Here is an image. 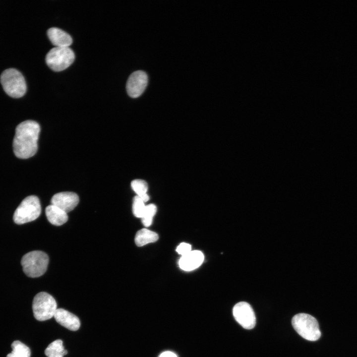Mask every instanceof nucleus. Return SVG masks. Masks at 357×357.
I'll return each instance as SVG.
<instances>
[{"instance_id": "14", "label": "nucleus", "mask_w": 357, "mask_h": 357, "mask_svg": "<svg viewBox=\"0 0 357 357\" xmlns=\"http://www.w3.org/2000/svg\"><path fill=\"white\" fill-rule=\"evenodd\" d=\"M45 213L48 220L50 223L55 226H61L68 220L67 213L52 204L46 207Z\"/></svg>"}, {"instance_id": "9", "label": "nucleus", "mask_w": 357, "mask_h": 357, "mask_svg": "<svg viewBox=\"0 0 357 357\" xmlns=\"http://www.w3.org/2000/svg\"><path fill=\"white\" fill-rule=\"evenodd\" d=\"M148 81V75L145 71L137 70L132 73L126 82L128 95L133 98L139 97L145 90Z\"/></svg>"}, {"instance_id": "15", "label": "nucleus", "mask_w": 357, "mask_h": 357, "mask_svg": "<svg viewBox=\"0 0 357 357\" xmlns=\"http://www.w3.org/2000/svg\"><path fill=\"white\" fill-rule=\"evenodd\" d=\"M158 238V235L155 232L147 229H142L136 233L134 240L137 246H142L156 241Z\"/></svg>"}, {"instance_id": "13", "label": "nucleus", "mask_w": 357, "mask_h": 357, "mask_svg": "<svg viewBox=\"0 0 357 357\" xmlns=\"http://www.w3.org/2000/svg\"><path fill=\"white\" fill-rule=\"evenodd\" d=\"M47 35L55 47H69L72 43V38L68 33L56 27L49 29Z\"/></svg>"}, {"instance_id": "18", "label": "nucleus", "mask_w": 357, "mask_h": 357, "mask_svg": "<svg viewBox=\"0 0 357 357\" xmlns=\"http://www.w3.org/2000/svg\"><path fill=\"white\" fill-rule=\"evenodd\" d=\"M11 353L17 357H30L31 351L29 347L19 341H14L11 345Z\"/></svg>"}, {"instance_id": "2", "label": "nucleus", "mask_w": 357, "mask_h": 357, "mask_svg": "<svg viewBox=\"0 0 357 357\" xmlns=\"http://www.w3.org/2000/svg\"><path fill=\"white\" fill-rule=\"evenodd\" d=\"M49 258L44 252L34 250L25 254L22 258L21 264L23 271L28 277H39L46 271Z\"/></svg>"}, {"instance_id": "4", "label": "nucleus", "mask_w": 357, "mask_h": 357, "mask_svg": "<svg viewBox=\"0 0 357 357\" xmlns=\"http://www.w3.org/2000/svg\"><path fill=\"white\" fill-rule=\"evenodd\" d=\"M292 324L297 332L307 340L315 341L321 336L317 320L309 314L302 313L295 315L292 318Z\"/></svg>"}, {"instance_id": "19", "label": "nucleus", "mask_w": 357, "mask_h": 357, "mask_svg": "<svg viewBox=\"0 0 357 357\" xmlns=\"http://www.w3.org/2000/svg\"><path fill=\"white\" fill-rule=\"evenodd\" d=\"M157 211V207L153 204H150L146 206L141 221L143 225L148 227L151 225L153 217Z\"/></svg>"}, {"instance_id": "10", "label": "nucleus", "mask_w": 357, "mask_h": 357, "mask_svg": "<svg viewBox=\"0 0 357 357\" xmlns=\"http://www.w3.org/2000/svg\"><path fill=\"white\" fill-rule=\"evenodd\" d=\"M79 197L73 192H61L55 194L51 199V204L61 209L66 213L77 205Z\"/></svg>"}, {"instance_id": "16", "label": "nucleus", "mask_w": 357, "mask_h": 357, "mask_svg": "<svg viewBox=\"0 0 357 357\" xmlns=\"http://www.w3.org/2000/svg\"><path fill=\"white\" fill-rule=\"evenodd\" d=\"M67 354L64 349L62 341L60 339L52 342L45 350V354L48 357H63Z\"/></svg>"}, {"instance_id": "11", "label": "nucleus", "mask_w": 357, "mask_h": 357, "mask_svg": "<svg viewBox=\"0 0 357 357\" xmlns=\"http://www.w3.org/2000/svg\"><path fill=\"white\" fill-rule=\"evenodd\" d=\"M54 317L58 323L69 330L76 331L80 327L78 317L63 308H58Z\"/></svg>"}, {"instance_id": "20", "label": "nucleus", "mask_w": 357, "mask_h": 357, "mask_svg": "<svg viewBox=\"0 0 357 357\" xmlns=\"http://www.w3.org/2000/svg\"><path fill=\"white\" fill-rule=\"evenodd\" d=\"M144 203L137 195L134 197L132 203V212L136 217L140 218L142 217L146 207Z\"/></svg>"}, {"instance_id": "12", "label": "nucleus", "mask_w": 357, "mask_h": 357, "mask_svg": "<svg viewBox=\"0 0 357 357\" xmlns=\"http://www.w3.org/2000/svg\"><path fill=\"white\" fill-rule=\"evenodd\" d=\"M204 260V255L199 250L191 251L180 258L179 267L184 271H191L199 267Z\"/></svg>"}, {"instance_id": "3", "label": "nucleus", "mask_w": 357, "mask_h": 357, "mask_svg": "<svg viewBox=\"0 0 357 357\" xmlns=\"http://www.w3.org/2000/svg\"><path fill=\"white\" fill-rule=\"evenodd\" d=\"M0 82L4 91L9 96L19 98L26 91V84L22 74L14 68H8L1 73Z\"/></svg>"}, {"instance_id": "22", "label": "nucleus", "mask_w": 357, "mask_h": 357, "mask_svg": "<svg viewBox=\"0 0 357 357\" xmlns=\"http://www.w3.org/2000/svg\"><path fill=\"white\" fill-rule=\"evenodd\" d=\"M159 357H177V355L170 351H166L162 353Z\"/></svg>"}, {"instance_id": "8", "label": "nucleus", "mask_w": 357, "mask_h": 357, "mask_svg": "<svg viewBox=\"0 0 357 357\" xmlns=\"http://www.w3.org/2000/svg\"><path fill=\"white\" fill-rule=\"evenodd\" d=\"M236 320L244 328L252 329L256 324V318L251 305L247 302L241 301L237 303L233 309Z\"/></svg>"}, {"instance_id": "23", "label": "nucleus", "mask_w": 357, "mask_h": 357, "mask_svg": "<svg viewBox=\"0 0 357 357\" xmlns=\"http://www.w3.org/2000/svg\"><path fill=\"white\" fill-rule=\"evenodd\" d=\"M6 357H16L15 355H14L12 353H10L6 356Z\"/></svg>"}, {"instance_id": "7", "label": "nucleus", "mask_w": 357, "mask_h": 357, "mask_svg": "<svg viewBox=\"0 0 357 357\" xmlns=\"http://www.w3.org/2000/svg\"><path fill=\"white\" fill-rule=\"evenodd\" d=\"M74 59V53L69 47H55L47 53L45 60L52 70L61 71L69 67Z\"/></svg>"}, {"instance_id": "17", "label": "nucleus", "mask_w": 357, "mask_h": 357, "mask_svg": "<svg viewBox=\"0 0 357 357\" xmlns=\"http://www.w3.org/2000/svg\"><path fill=\"white\" fill-rule=\"evenodd\" d=\"M131 186L137 195L139 196L144 202L148 201L149 197L147 193L148 185L145 181L140 179H134L131 181Z\"/></svg>"}, {"instance_id": "6", "label": "nucleus", "mask_w": 357, "mask_h": 357, "mask_svg": "<svg viewBox=\"0 0 357 357\" xmlns=\"http://www.w3.org/2000/svg\"><path fill=\"white\" fill-rule=\"evenodd\" d=\"M32 309L36 319L45 321L54 317L57 309V304L51 295L46 292H40L33 298Z\"/></svg>"}, {"instance_id": "5", "label": "nucleus", "mask_w": 357, "mask_h": 357, "mask_svg": "<svg viewBox=\"0 0 357 357\" xmlns=\"http://www.w3.org/2000/svg\"><path fill=\"white\" fill-rule=\"evenodd\" d=\"M41 212L38 197L30 195L25 198L15 210L13 219L18 225L23 224L36 220Z\"/></svg>"}, {"instance_id": "1", "label": "nucleus", "mask_w": 357, "mask_h": 357, "mask_svg": "<svg viewBox=\"0 0 357 357\" xmlns=\"http://www.w3.org/2000/svg\"><path fill=\"white\" fill-rule=\"evenodd\" d=\"M40 131L38 123L32 120L24 121L16 126L12 145L17 158L28 159L36 154Z\"/></svg>"}, {"instance_id": "21", "label": "nucleus", "mask_w": 357, "mask_h": 357, "mask_svg": "<svg viewBox=\"0 0 357 357\" xmlns=\"http://www.w3.org/2000/svg\"><path fill=\"white\" fill-rule=\"evenodd\" d=\"M176 251L178 254L183 256L191 251V246L188 243L182 242L178 245Z\"/></svg>"}]
</instances>
